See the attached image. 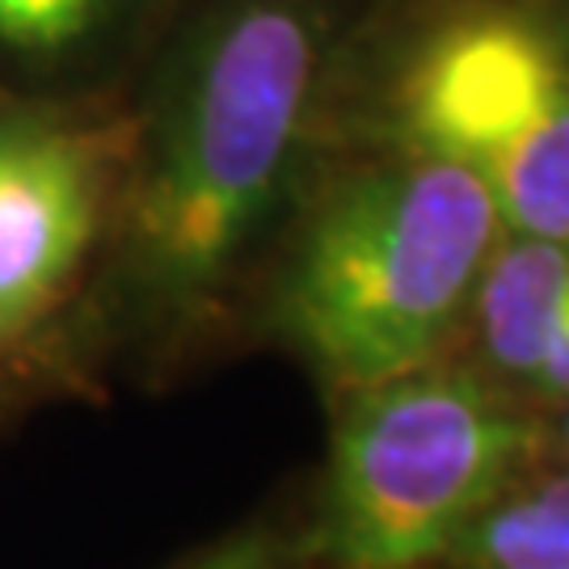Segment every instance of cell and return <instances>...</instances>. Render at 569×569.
<instances>
[{"label":"cell","instance_id":"obj_1","mask_svg":"<svg viewBox=\"0 0 569 569\" xmlns=\"http://www.w3.org/2000/svg\"><path fill=\"white\" fill-rule=\"evenodd\" d=\"M380 0H173L122 89L106 224L114 308L152 342L211 329L338 148Z\"/></svg>","mask_w":569,"mask_h":569},{"label":"cell","instance_id":"obj_2","mask_svg":"<svg viewBox=\"0 0 569 569\" xmlns=\"http://www.w3.org/2000/svg\"><path fill=\"white\" fill-rule=\"evenodd\" d=\"M498 237V203L472 169L338 143L266 262L262 317L342 397L460 350Z\"/></svg>","mask_w":569,"mask_h":569},{"label":"cell","instance_id":"obj_3","mask_svg":"<svg viewBox=\"0 0 569 569\" xmlns=\"http://www.w3.org/2000/svg\"><path fill=\"white\" fill-rule=\"evenodd\" d=\"M333 401L321 523L338 569L448 561L536 451L531 401L460 350Z\"/></svg>","mask_w":569,"mask_h":569},{"label":"cell","instance_id":"obj_4","mask_svg":"<svg viewBox=\"0 0 569 569\" xmlns=\"http://www.w3.org/2000/svg\"><path fill=\"white\" fill-rule=\"evenodd\" d=\"M569 93V63L528 0H380L355 42L338 143H380L481 182Z\"/></svg>","mask_w":569,"mask_h":569},{"label":"cell","instance_id":"obj_5","mask_svg":"<svg viewBox=\"0 0 569 569\" xmlns=\"http://www.w3.org/2000/svg\"><path fill=\"white\" fill-rule=\"evenodd\" d=\"M122 106H30L0 119V350L39 333L106 241Z\"/></svg>","mask_w":569,"mask_h":569},{"label":"cell","instance_id":"obj_6","mask_svg":"<svg viewBox=\"0 0 569 569\" xmlns=\"http://www.w3.org/2000/svg\"><path fill=\"white\" fill-rule=\"evenodd\" d=\"M173 0H0V89L30 106H106L140 72Z\"/></svg>","mask_w":569,"mask_h":569},{"label":"cell","instance_id":"obj_7","mask_svg":"<svg viewBox=\"0 0 569 569\" xmlns=\"http://www.w3.org/2000/svg\"><path fill=\"white\" fill-rule=\"evenodd\" d=\"M569 308V241L502 232L468 305L460 355L528 401L531 371Z\"/></svg>","mask_w":569,"mask_h":569},{"label":"cell","instance_id":"obj_8","mask_svg":"<svg viewBox=\"0 0 569 569\" xmlns=\"http://www.w3.org/2000/svg\"><path fill=\"white\" fill-rule=\"evenodd\" d=\"M448 569H569V477L507 489L456 540Z\"/></svg>","mask_w":569,"mask_h":569},{"label":"cell","instance_id":"obj_9","mask_svg":"<svg viewBox=\"0 0 569 569\" xmlns=\"http://www.w3.org/2000/svg\"><path fill=\"white\" fill-rule=\"evenodd\" d=\"M502 232L569 241V93L489 178Z\"/></svg>","mask_w":569,"mask_h":569},{"label":"cell","instance_id":"obj_10","mask_svg":"<svg viewBox=\"0 0 569 569\" xmlns=\"http://www.w3.org/2000/svg\"><path fill=\"white\" fill-rule=\"evenodd\" d=\"M186 569H283V557L270 536H237Z\"/></svg>","mask_w":569,"mask_h":569},{"label":"cell","instance_id":"obj_11","mask_svg":"<svg viewBox=\"0 0 569 569\" xmlns=\"http://www.w3.org/2000/svg\"><path fill=\"white\" fill-rule=\"evenodd\" d=\"M528 9L540 18V26L549 30V39L557 42L561 60L569 63V0H528Z\"/></svg>","mask_w":569,"mask_h":569},{"label":"cell","instance_id":"obj_12","mask_svg":"<svg viewBox=\"0 0 569 569\" xmlns=\"http://www.w3.org/2000/svg\"><path fill=\"white\" fill-rule=\"evenodd\" d=\"M561 409V439H566V448H569V401L566 406H557Z\"/></svg>","mask_w":569,"mask_h":569}]
</instances>
